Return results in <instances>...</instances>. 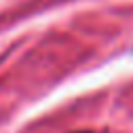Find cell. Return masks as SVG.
Segmentation results:
<instances>
[{
	"label": "cell",
	"mask_w": 133,
	"mask_h": 133,
	"mask_svg": "<svg viewBox=\"0 0 133 133\" xmlns=\"http://www.w3.org/2000/svg\"><path fill=\"white\" fill-rule=\"evenodd\" d=\"M73 133H94V131H73Z\"/></svg>",
	"instance_id": "6da1fadb"
}]
</instances>
